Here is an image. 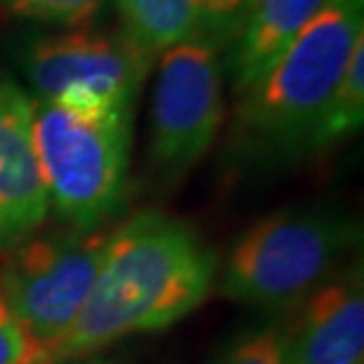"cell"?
I'll return each instance as SVG.
<instances>
[{
    "mask_svg": "<svg viewBox=\"0 0 364 364\" xmlns=\"http://www.w3.org/2000/svg\"><path fill=\"white\" fill-rule=\"evenodd\" d=\"M215 272L218 256L192 225L142 210L109 235L81 315L53 360L83 358L130 333L168 329L199 308Z\"/></svg>",
    "mask_w": 364,
    "mask_h": 364,
    "instance_id": "cell-1",
    "label": "cell"
},
{
    "mask_svg": "<svg viewBox=\"0 0 364 364\" xmlns=\"http://www.w3.org/2000/svg\"><path fill=\"white\" fill-rule=\"evenodd\" d=\"M364 43V0H324L272 69L239 95L237 149L258 159L308 151L326 102Z\"/></svg>",
    "mask_w": 364,
    "mask_h": 364,
    "instance_id": "cell-2",
    "label": "cell"
},
{
    "mask_svg": "<svg viewBox=\"0 0 364 364\" xmlns=\"http://www.w3.org/2000/svg\"><path fill=\"white\" fill-rule=\"evenodd\" d=\"M33 100V97H31ZM133 112L33 100V144L50 206L92 232L126 199Z\"/></svg>",
    "mask_w": 364,
    "mask_h": 364,
    "instance_id": "cell-3",
    "label": "cell"
},
{
    "mask_svg": "<svg viewBox=\"0 0 364 364\" xmlns=\"http://www.w3.org/2000/svg\"><path fill=\"white\" fill-rule=\"evenodd\" d=\"M358 239L360 228L336 210H277L232 246L220 291L251 308H289L333 279Z\"/></svg>",
    "mask_w": 364,
    "mask_h": 364,
    "instance_id": "cell-4",
    "label": "cell"
},
{
    "mask_svg": "<svg viewBox=\"0 0 364 364\" xmlns=\"http://www.w3.org/2000/svg\"><path fill=\"white\" fill-rule=\"evenodd\" d=\"M107 242L105 232L28 239L14 244L0 265V291L7 305L50 360L81 315Z\"/></svg>",
    "mask_w": 364,
    "mask_h": 364,
    "instance_id": "cell-5",
    "label": "cell"
},
{
    "mask_svg": "<svg viewBox=\"0 0 364 364\" xmlns=\"http://www.w3.org/2000/svg\"><path fill=\"white\" fill-rule=\"evenodd\" d=\"M223 67L213 38H192L159 55L151 90L149 156L161 178L199 164L223 126Z\"/></svg>",
    "mask_w": 364,
    "mask_h": 364,
    "instance_id": "cell-6",
    "label": "cell"
},
{
    "mask_svg": "<svg viewBox=\"0 0 364 364\" xmlns=\"http://www.w3.org/2000/svg\"><path fill=\"white\" fill-rule=\"evenodd\" d=\"M151 57L126 36L67 31L46 36L21 57L33 100H60L71 105L109 107L133 112L147 78Z\"/></svg>",
    "mask_w": 364,
    "mask_h": 364,
    "instance_id": "cell-7",
    "label": "cell"
},
{
    "mask_svg": "<svg viewBox=\"0 0 364 364\" xmlns=\"http://www.w3.org/2000/svg\"><path fill=\"white\" fill-rule=\"evenodd\" d=\"M50 199L33 144V100L0 81V249H12L46 223Z\"/></svg>",
    "mask_w": 364,
    "mask_h": 364,
    "instance_id": "cell-8",
    "label": "cell"
},
{
    "mask_svg": "<svg viewBox=\"0 0 364 364\" xmlns=\"http://www.w3.org/2000/svg\"><path fill=\"white\" fill-rule=\"evenodd\" d=\"M287 364L364 362V287L350 270L322 284L308 298L296 329L284 333Z\"/></svg>",
    "mask_w": 364,
    "mask_h": 364,
    "instance_id": "cell-9",
    "label": "cell"
},
{
    "mask_svg": "<svg viewBox=\"0 0 364 364\" xmlns=\"http://www.w3.org/2000/svg\"><path fill=\"white\" fill-rule=\"evenodd\" d=\"M123 36L151 60L178 43L210 33L235 36L237 0H114Z\"/></svg>",
    "mask_w": 364,
    "mask_h": 364,
    "instance_id": "cell-10",
    "label": "cell"
},
{
    "mask_svg": "<svg viewBox=\"0 0 364 364\" xmlns=\"http://www.w3.org/2000/svg\"><path fill=\"white\" fill-rule=\"evenodd\" d=\"M324 0H256L239 21L228 69L237 95L258 83L287 53Z\"/></svg>",
    "mask_w": 364,
    "mask_h": 364,
    "instance_id": "cell-11",
    "label": "cell"
},
{
    "mask_svg": "<svg viewBox=\"0 0 364 364\" xmlns=\"http://www.w3.org/2000/svg\"><path fill=\"white\" fill-rule=\"evenodd\" d=\"M364 121V43H360L353 53L350 62L341 76L336 90L326 102L322 116H319L315 133L310 137L308 151H317L322 147L355 135Z\"/></svg>",
    "mask_w": 364,
    "mask_h": 364,
    "instance_id": "cell-12",
    "label": "cell"
},
{
    "mask_svg": "<svg viewBox=\"0 0 364 364\" xmlns=\"http://www.w3.org/2000/svg\"><path fill=\"white\" fill-rule=\"evenodd\" d=\"M107 3L109 0H0V7L21 19L76 28L102 14Z\"/></svg>",
    "mask_w": 364,
    "mask_h": 364,
    "instance_id": "cell-13",
    "label": "cell"
},
{
    "mask_svg": "<svg viewBox=\"0 0 364 364\" xmlns=\"http://www.w3.org/2000/svg\"><path fill=\"white\" fill-rule=\"evenodd\" d=\"M210 364H287L284 333L277 326L244 331L232 338Z\"/></svg>",
    "mask_w": 364,
    "mask_h": 364,
    "instance_id": "cell-14",
    "label": "cell"
},
{
    "mask_svg": "<svg viewBox=\"0 0 364 364\" xmlns=\"http://www.w3.org/2000/svg\"><path fill=\"white\" fill-rule=\"evenodd\" d=\"M50 353L28 336L0 291V364H48Z\"/></svg>",
    "mask_w": 364,
    "mask_h": 364,
    "instance_id": "cell-15",
    "label": "cell"
},
{
    "mask_svg": "<svg viewBox=\"0 0 364 364\" xmlns=\"http://www.w3.org/2000/svg\"><path fill=\"white\" fill-rule=\"evenodd\" d=\"M48 364H114V362H107V360H97V358H90V355H83V358H69V360H53Z\"/></svg>",
    "mask_w": 364,
    "mask_h": 364,
    "instance_id": "cell-16",
    "label": "cell"
},
{
    "mask_svg": "<svg viewBox=\"0 0 364 364\" xmlns=\"http://www.w3.org/2000/svg\"><path fill=\"white\" fill-rule=\"evenodd\" d=\"M256 3V0H237V5H239V21H242V17L246 14V10H249V7Z\"/></svg>",
    "mask_w": 364,
    "mask_h": 364,
    "instance_id": "cell-17",
    "label": "cell"
}]
</instances>
